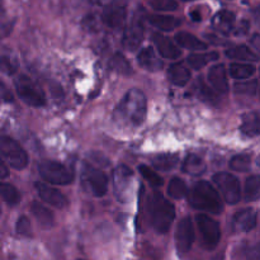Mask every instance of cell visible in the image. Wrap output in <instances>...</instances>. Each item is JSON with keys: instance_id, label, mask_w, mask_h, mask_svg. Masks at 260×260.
<instances>
[{"instance_id": "obj_1", "label": "cell", "mask_w": 260, "mask_h": 260, "mask_svg": "<svg viewBox=\"0 0 260 260\" xmlns=\"http://www.w3.org/2000/svg\"><path fill=\"white\" fill-rule=\"evenodd\" d=\"M147 113V99L139 89H131L122 98L114 111V121L128 127H139L144 123Z\"/></svg>"}, {"instance_id": "obj_2", "label": "cell", "mask_w": 260, "mask_h": 260, "mask_svg": "<svg viewBox=\"0 0 260 260\" xmlns=\"http://www.w3.org/2000/svg\"><path fill=\"white\" fill-rule=\"evenodd\" d=\"M189 203L198 211L218 215L222 212L223 206L220 196L215 188L206 180H201L194 184L189 192Z\"/></svg>"}, {"instance_id": "obj_3", "label": "cell", "mask_w": 260, "mask_h": 260, "mask_svg": "<svg viewBox=\"0 0 260 260\" xmlns=\"http://www.w3.org/2000/svg\"><path fill=\"white\" fill-rule=\"evenodd\" d=\"M150 221L157 234H167L175 218V208L160 192H155L150 201Z\"/></svg>"}, {"instance_id": "obj_4", "label": "cell", "mask_w": 260, "mask_h": 260, "mask_svg": "<svg viewBox=\"0 0 260 260\" xmlns=\"http://www.w3.org/2000/svg\"><path fill=\"white\" fill-rule=\"evenodd\" d=\"M38 172L40 175L51 184L68 185L73 183L74 175L70 170L62 164L53 160H43L38 165Z\"/></svg>"}, {"instance_id": "obj_5", "label": "cell", "mask_w": 260, "mask_h": 260, "mask_svg": "<svg viewBox=\"0 0 260 260\" xmlns=\"http://www.w3.org/2000/svg\"><path fill=\"white\" fill-rule=\"evenodd\" d=\"M0 152L9 165L17 170H22L28 165V155L19 142L9 136H0Z\"/></svg>"}, {"instance_id": "obj_6", "label": "cell", "mask_w": 260, "mask_h": 260, "mask_svg": "<svg viewBox=\"0 0 260 260\" xmlns=\"http://www.w3.org/2000/svg\"><path fill=\"white\" fill-rule=\"evenodd\" d=\"M81 180L85 189L94 197L106 196L107 189H108V179L102 170L85 162L81 169Z\"/></svg>"}, {"instance_id": "obj_7", "label": "cell", "mask_w": 260, "mask_h": 260, "mask_svg": "<svg viewBox=\"0 0 260 260\" xmlns=\"http://www.w3.org/2000/svg\"><path fill=\"white\" fill-rule=\"evenodd\" d=\"M15 90L18 96L28 106L38 108L46 104V96L43 91L28 76L20 75L15 80Z\"/></svg>"}, {"instance_id": "obj_8", "label": "cell", "mask_w": 260, "mask_h": 260, "mask_svg": "<svg viewBox=\"0 0 260 260\" xmlns=\"http://www.w3.org/2000/svg\"><path fill=\"white\" fill-rule=\"evenodd\" d=\"M145 15L144 10L140 9L135 13L131 23L128 24L127 29L124 30L123 36V46L126 50L135 51L140 47L145 36Z\"/></svg>"}, {"instance_id": "obj_9", "label": "cell", "mask_w": 260, "mask_h": 260, "mask_svg": "<svg viewBox=\"0 0 260 260\" xmlns=\"http://www.w3.org/2000/svg\"><path fill=\"white\" fill-rule=\"evenodd\" d=\"M213 182L222 193L226 203L236 205V203L240 202V182L235 175L230 174V173H217V174L213 175Z\"/></svg>"}, {"instance_id": "obj_10", "label": "cell", "mask_w": 260, "mask_h": 260, "mask_svg": "<svg viewBox=\"0 0 260 260\" xmlns=\"http://www.w3.org/2000/svg\"><path fill=\"white\" fill-rule=\"evenodd\" d=\"M196 220H197L198 229L202 234L205 246L207 249H215L218 245L221 239V230L218 223L213 218H211L210 216L205 215V213L197 215Z\"/></svg>"}, {"instance_id": "obj_11", "label": "cell", "mask_w": 260, "mask_h": 260, "mask_svg": "<svg viewBox=\"0 0 260 260\" xmlns=\"http://www.w3.org/2000/svg\"><path fill=\"white\" fill-rule=\"evenodd\" d=\"M194 243V230L189 217H184L177 226L175 231V245L180 255H184L192 248Z\"/></svg>"}, {"instance_id": "obj_12", "label": "cell", "mask_w": 260, "mask_h": 260, "mask_svg": "<svg viewBox=\"0 0 260 260\" xmlns=\"http://www.w3.org/2000/svg\"><path fill=\"white\" fill-rule=\"evenodd\" d=\"M126 18V7L119 3H108L102 12V22L111 29H119L123 27Z\"/></svg>"}, {"instance_id": "obj_13", "label": "cell", "mask_w": 260, "mask_h": 260, "mask_svg": "<svg viewBox=\"0 0 260 260\" xmlns=\"http://www.w3.org/2000/svg\"><path fill=\"white\" fill-rule=\"evenodd\" d=\"M132 179V170L126 165H118L113 172V187L116 197L122 203L126 202L127 192L129 189Z\"/></svg>"}, {"instance_id": "obj_14", "label": "cell", "mask_w": 260, "mask_h": 260, "mask_svg": "<svg viewBox=\"0 0 260 260\" xmlns=\"http://www.w3.org/2000/svg\"><path fill=\"white\" fill-rule=\"evenodd\" d=\"M258 215L253 208H244L240 210L233 218V228L239 233H249L255 229Z\"/></svg>"}, {"instance_id": "obj_15", "label": "cell", "mask_w": 260, "mask_h": 260, "mask_svg": "<svg viewBox=\"0 0 260 260\" xmlns=\"http://www.w3.org/2000/svg\"><path fill=\"white\" fill-rule=\"evenodd\" d=\"M36 189H37L40 197L46 203L53 206L55 208H60L61 210V208L66 207V205H68V200H66V197L60 190L48 187L45 183H37L36 184Z\"/></svg>"}, {"instance_id": "obj_16", "label": "cell", "mask_w": 260, "mask_h": 260, "mask_svg": "<svg viewBox=\"0 0 260 260\" xmlns=\"http://www.w3.org/2000/svg\"><path fill=\"white\" fill-rule=\"evenodd\" d=\"M152 42H154L155 47L159 51L160 55L169 60H177L182 56V51L175 46V43L172 40H169L165 36L159 35V33H154L152 35Z\"/></svg>"}, {"instance_id": "obj_17", "label": "cell", "mask_w": 260, "mask_h": 260, "mask_svg": "<svg viewBox=\"0 0 260 260\" xmlns=\"http://www.w3.org/2000/svg\"><path fill=\"white\" fill-rule=\"evenodd\" d=\"M236 17L230 10H220L212 19V27L222 35H230L235 28Z\"/></svg>"}, {"instance_id": "obj_18", "label": "cell", "mask_w": 260, "mask_h": 260, "mask_svg": "<svg viewBox=\"0 0 260 260\" xmlns=\"http://www.w3.org/2000/svg\"><path fill=\"white\" fill-rule=\"evenodd\" d=\"M208 80L217 93L226 94L229 91L228 76L223 65H215L208 71Z\"/></svg>"}, {"instance_id": "obj_19", "label": "cell", "mask_w": 260, "mask_h": 260, "mask_svg": "<svg viewBox=\"0 0 260 260\" xmlns=\"http://www.w3.org/2000/svg\"><path fill=\"white\" fill-rule=\"evenodd\" d=\"M147 22L152 25V27L157 28L164 32H172L175 28H178L182 23V20L178 18L173 17V15H164V14H151L146 17Z\"/></svg>"}, {"instance_id": "obj_20", "label": "cell", "mask_w": 260, "mask_h": 260, "mask_svg": "<svg viewBox=\"0 0 260 260\" xmlns=\"http://www.w3.org/2000/svg\"><path fill=\"white\" fill-rule=\"evenodd\" d=\"M137 62L141 68L149 71H159L162 69V61L155 53L154 48L146 47L141 50L137 55Z\"/></svg>"}, {"instance_id": "obj_21", "label": "cell", "mask_w": 260, "mask_h": 260, "mask_svg": "<svg viewBox=\"0 0 260 260\" xmlns=\"http://www.w3.org/2000/svg\"><path fill=\"white\" fill-rule=\"evenodd\" d=\"M30 212H32V215L35 216V218L42 228L51 229L55 226V216H53V213L41 203L33 202L32 206H30Z\"/></svg>"}, {"instance_id": "obj_22", "label": "cell", "mask_w": 260, "mask_h": 260, "mask_svg": "<svg viewBox=\"0 0 260 260\" xmlns=\"http://www.w3.org/2000/svg\"><path fill=\"white\" fill-rule=\"evenodd\" d=\"M240 131L248 137L258 136L260 132V117L258 112L254 111L244 114Z\"/></svg>"}, {"instance_id": "obj_23", "label": "cell", "mask_w": 260, "mask_h": 260, "mask_svg": "<svg viewBox=\"0 0 260 260\" xmlns=\"http://www.w3.org/2000/svg\"><path fill=\"white\" fill-rule=\"evenodd\" d=\"M175 42L183 48H187L190 51H203L207 48V45L198 40L196 36L188 32H179L175 35Z\"/></svg>"}, {"instance_id": "obj_24", "label": "cell", "mask_w": 260, "mask_h": 260, "mask_svg": "<svg viewBox=\"0 0 260 260\" xmlns=\"http://www.w3.org/2000/svg\"><path fill=\"white\" fill-rule=\"evenodd\" d=\"M169 80L177 86H184L190 80V71L182 63H174L169 68L168 71Z\"/></svg>"}, {"instance_id": "obj_25", "label": "cell", "mask_w": 260, "mask_h": 260, "mask_svg": "<svg viewBox=\"0 0 260 260\" xmlns=\"http://www.w3.org/2000/svg\"><path fill=\"white\" fill-rule=\"evenodd\" d=\"M182 170L184 173H187V174L198 177V175H202L206 172V164L200 156L189 154L185 157L184 161H183Z\"/></svg>"}, {"instance_id": "obj_26", "label": "cell", "mask_w": 260, "mask_h": 260, "mask_svg": "<svg viewBox=\"0 0 260 260\" xmlns=\"http://www.w3.org/2000/svg\"><path fill=\"white\" fill-rule=\"evenodd\" d=\"M179 162V156L177 154H161L152 159V165L160 172H170Z\"/></svg>"}, {"instance_id": "obj_27", "label": "cell", "mask_w": 260, "mask_h": 260, "mask_svg": "<svg viewBox=\"0 0 260 260\" xmlns=\"http://www.w3.org/2000/svg\"><path fill=\"white\" fill-rule=\"evenodd\" d=\"M226 56L231 60H240V61H256L259 60L258 55L253 52L249 47L246 46H234V47L229 48L226 51Z\"/></svg>"}, {"instance_id": "obj_28", "label": "cell", "mask_w": 260, "mask_h": 260, "mask_svg": "<svg viewBox=\"0 0 260 260\" xmlns=\"http://www.w3.org/2000/svg\"><path fill=\"white\" fill-rule=\"evenodd\" d=\"M218 60V53L217 52H208V53H193L189 55L187 58L188 65L194 70H201L205 68L208 62L211 61Z\"/></svg>"}, {"instance_id": "obj_29", "label": "cell", "mask_w": 260, "mask_h": 260, "mask_svg": "<svg viewBox=\"0 0 260 260\" xmlns=\"http://www.w3.org/2000/svg\"><path fill=\"white\" fill-rule=\"evenodd\" d=\"M256 69L255 66L250 65V63H240L234 62L230 65V75L236 80H244V79H249L255 74Z\"/></svg>"}, {"instance_id": "obj_30", "label": "cell", "mask_w": 260, "mask_h": 260, "mask_svg": "<svg viewBox=\"0 0 260 260\" xmlns=\"http://www.w3.org/2000/svg\"><path fill=\"white\" fill-rule=\"evenodd\" d=\"M0 196L9 206H17L20 202V194L18 189L8 183L0 182Z\"/></svg>"}, {"instance_id": "obj_31", "label": "cell", "mask_w": 260, "mask_h": 260, "mask_svg": "<svg viewBox=\"0 0 260 260\" xmlns=\"http://www.w3.org/2000/svg\"><path fill=\"white\" fill-rule=\"evenodd\" d=\"M168 193L174 200H182L188 194L187 184L180 178H173L168 185Z\"/></svg>"}, {"instance_id": "obj_32", "label": "cell", "mask_w": 260, "mask_h": 260, "mask_svg": "<svg viewBox=\"0 0 260 260\" xmlns=\"http://www.w3.org/2000/svg\"><path fill=\"white\" fill-rule=\"evenodd\" d=\"M109 66H111L112 70L117 71V73L121 74V75H131L132 74L131 65H129L127 58L124 57L122 53H116V55L111 58Z\"/></svg>"}, {"instance_id": "obj_33", "label": "cell", "mask_w": 260, "mask_h": 260, "mask_svg": "<svg viewBox=\"0 0 260 260\" xmlns=\"http://www.w3.org/2000/svg\"><path fill=\"white\" fill-rule=\"evenodd\" d=\"M260 194V178L259 175H251L245 183V200L248 202L258 200Z\"/></svg>"}, {"instance_id": "obj_34", "label": "cell", "mask_w": 260, "mask_h": 260, "mask_svg": "<svg viewBox=\"0 0 260 260\" xmlns=\"http://www.w3.org/2000/svg\"><path fill=\"white\" fill-rule=\"evenodd\" d=\"M229 167L234 172H240V173H246L249 172L251 167V157L248 154H240L235 155L233 159L229 162Z\"/></svg>"}, {"instance_id": "obj_35", "label": "cell", "mask_w": 260, "mask_h": 260, "mask_svg": "<svg viewBox=\"0 0 260 260\" xmlns=\"http://www.w3.org/2000/svg\"><path fill=\"white\" fill-rule=\"evenodd\" d=\"M13 28V20L9 19L5 9L4 0H0V38L9 35Z\"/></svg>"}, {"instance_id": "obj_36", "label": "cell", "mask_w": 260, "mask_h": 260, "mask_svg": "<svg viewBox=\"0 0 260 260\" xmlns=\"http://www.w3.org/2000/svg\"><path fill=\"white\" fill-rule=\"evenodd\" d=\"M139 172L141 173L142 177H144L145 179L150 183V185H152V187L157 188L162 185V178L160 177L157 173H155L154 170L150 169L149 167H146V165H140Z\"/></svg>"}, {"instance_id": "obj_37", "label": "cell", "mask_w": 260, "mask_h": 260, "mask_svg": "<svg viewBox=\"0 0 260 260\" xmlns=\"http://www.w3.org/2000/svg\"><path fill=\"white\" fill-rule=\"evenodd\" d=\"M18 68H19V63H18L17 58H14L13 56L5 55L0 57V70L7 75H14Z\"/></svg>"}, {"instance_id": "obj_38", "label": "cell", "mask_w": 260, "mask_h": 260, "mask_svg": "<svg viewBox=\"0 0 260 260\" xmlns=\"http://www.w3.org/2000/svg\"><path fill=\"white\" fill-rule=\"evenodd\" d=\"M238 94H245V95H255L258 91V80H248L236 83L234 86Z\"/></svg>"}, {"instance_id": "obj_39", "label": "cell", "mask_w": 260, "mask_h": 260, "mask_svg": "<svg viewBox=\"0 0 260 260\" xmlns=\"http://www.w3.org/2000/svg\"><path fill=\"white\" fill-rule=\"evenodd\" d=\"M150 7L157 12H173L177 10V0H147Z\"/></svg>"}, {"instance_id": "obj_40", "label": "cell", "mask_w": 260, "mask_h": 260, "mask_svg": "<svg viewBox=\"0 0 260 260\" xmlns=\"http://www.w3.org/2000/svg\"><path fill=\"white\" fill-rule=\"evenodd\" d=\"M15 230L22 236H32V226H30L29 220L25 216H20L17 221Z\"/></svg>"}, {"instance_id": "obj_41", "label": "cell", "mask_w": 260, "mask_h": 260, "mask_svg": "<svg viewBox=\"0 0 260 260\" xmlns=\"http://www.w3.org/2000/svg\"><path fill=\"white\" fill-rule=\"evenodd\" d=\"M198 83H197V86H196V91L198 93V96H201L202 99H205V101H210V102H215L216 101V95L212 93V91H210L207 89V86L205 85V84H202V81H201V79H198Z\"/></svg>"}, {"instance_id": "obj_42", "label": "cell", "mask_w": 260, "mask_h": 260, "mask_svg": "<svg viewBox=\"0 0 260 260\" xmlns=\"http://www.w3.org/2000/svg\"><path fill=\"white\" fill-rule=\"evenodd\" d=\"M13 101V94L8 90L7 86L3 83H0V103L2 102H12Z\"/></svg>"}, {"instance_id": "obj_43", "label": "cell", "mask_w": 260, "mask_h": 260, "mask_svg": "<svg viewBox=\"0 0 260 260\" xmlns=\"http://www.w3.org/2000/svg\"><path fill=\"white\" fill-rule=\"evenodd\" d=\"M8 177H9V170H8L7 165L4 164V161L0 157V179H5Z\"/></svg>"}, {"instance_id": "obj_44", "label": "cell", "mask_w": 260, "mask_h": 260, "mask_svg": "<svg viewBox=\"0 0 260 260\" xmlns=\"http://www.w3.org/2000/svg\"><path fill=\"white\" fill-rule=\"evenodd\" d=\"M248 29H249V23L246 22V20H243V22H241V24L239 25L238 30H236V35L238 36L244 35V33L248 32Z\"/></svg>"}, {"instance_id": "obj_45", "label": "cell", "mask_w": 260, "mask_h": 260, "mask_svg": "<svg viewBox=\"0 0 260 260\" xmlns=\"http://www.w3.org/2000/svg\"><path fill=\"white\" fill-rule=\"evenodd\" d=\"M189 17L193 22H201L202 20V15H201V13L198 10H192L189 13Z\"/></svg>"}, {"instance_id": "obj_46", "label": "cell", "mask_w": 260, "mask_h": 260, "mask_svg": "<svg viewBox=\"0 0 260 260\" xmlns=\"http://www.w3.org/2000/svg\"><path fill=\"white\" fill-rule=\"evenodd\" d=\"M98 2H106V0H98Z\"/></svg>"}, {"instance_id": "obj_47", "label": "cell", "mask_w": 260, "mask_h": 260, "mask_svg": "<svg viewBox=\"0 0 260 260\" xmlns=\"http://www.w3.org/2000/svg\"><path fill=\"white\" fill-rule=\"evenodd\" d=\"M0 213H2V207H0Z\"/></svg>"}, {"instance_id": "obj_48", "label": "cell", "mask_w": 260, "mask_h": 260, "mask_svg": "<svg viewBox=\"0 0 260 260\" xmlns=\"http://www.w3.org/2000/svg\"><path fill=\"white\" fill-rule=\"evenodd\" d=\"M184 2H189V0H184Z\"/></svg>"}]
</instances>
